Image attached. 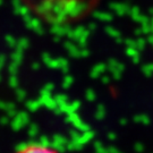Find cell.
<instances>
[{
	"instance_id": "6da1fadb",
	"label": "cell",
	"mask_w": 153,
	"mask_h": 153,
	"mask_svg": "<svg viewBox=\"0 0 153 153\" xmlns=\"http://www.w3.org/2000/svg\"><path fill=\"white\" fill-rule=\"evenodd\" d=\"M14 153H59L50 144H44L41 142H33L24 144L17 149Z\"/></svg>"
}]
</instances>
